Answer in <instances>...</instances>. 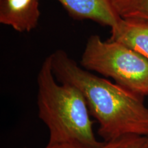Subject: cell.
<instances>
[{
    "label": "cell",
    "mask_w": 148,
    "mask_h": 148,
    "mask_svg": "<svg viewBox=\"0 0 148 148\" xmlns=\"http://www.w3.org/2000/svg\"><path fill=\"white\" fill-rule=\"evenodd\" d=\"M56 79L80 90L103 141L126 135L148 136V108L144 97L79 66L65 51L49 55Z\"/></svg>",
    "instance_id": "6da1fadb"
},
{
    "label": "cell",
    "mask_w": 148,
    "mask_h": 148,
    "mask_svg": "<svg viewBox=\"0 0 148 148\" xmlns=\"http://www.w3.org/2000/svg\"><path fill=\"white\" fill-rule=\"evenodd\" d=\"M38 117L49 132L48 143H69L83 148H99L104 141L96 138L87 103L80 90L58 82L50 56L42 62L37 76Z\"/></svg>",
    "instance_id": "7a4b0ae2"
},
{
    "label": "cell",
    "mask_w": 148,
    "mask_h": 148,
    "mask_svg": "<svg viewBox=\"0 0 148 148\" xmlns=\"http://www.w3.org/2000/svg\"><path fill=\"white\" fill-rule=\"evenodd\" d=\"M80 64L87 71L111 77L114 83L136 95H148V60L123 44L91 35Z\"/></svg>",
    "instance_id": "3957f363"
},
{
    "label": "cell",
    "mask_w": 148,
    "mask_h": 148,
    "mask_svg": "<svg viewBox=\"0 0 148 148\" xmlns=\"http://www.w3.org/2000/svg\"><path fill=\"white\" fill-rule=\"evenodd\" d=\"M39 17V0H0V23L17 32L36 28Z\"/></svg>",
    "instance_id": "277c9868"
},
{
    "label": "cell",
    "mask_w": 148,
    "mask_h": 148,
    "mask_svg": "<svg viewBox=\"0 0 148 148\" xmlns=\"http://www.w3.org/2000/svg\"><path fill=\"white\" fill-rule=\"evenodd\" d=\"M70 16L77 20H91L110 28L120 17L109 0H57Z\"/></svg>",
    "instance_id": "5b68a950"
},
{
    "label": "cell",
    "mask_w": 148,
    "mask_h": 148,
    "mask_svg": "<svg viewBox=\"0 0 148 148\" xmlns=\"http://www.w3.org/2000/svg\"><path fill=\"white\" fill-rule=\"evenodd\" d=\"M108 40L123 44L148 60V21L120 18Z\"/></svg>",
    "instance_id": "8992f818"
},
{
    "label": "cell",
    "mask_w": 148,
    "mask_h": 148,
    "mask_svg": "<svg viewBox=\"0 0 148 148\" xmlns=\"http://www.w3.org/2000/svg\"><path fill=\"white\" fill-rule=\"evenodd\" d=\"M120 18L148 21V0H109Z\"/></svg>",
    "instance_id": "52a82bcc"
},
{
    "label": "cell",
    "mask_w": 148,
    "mask_h": 148,
    "mask_svg": "<svg viewBox=\"0 0 148 148\" xmlns=\"http://www.w3.org/2000/svg\"><path fill=\"white\" fill-rule=\"evenodd\" d=\"M146 136L126 135L116 139L104 142L99 148H142Z\"/></svg>",
    "instance_id": "ba28073f"
},
{
    "label": "cell",
    "mask_w": 148,
    "mask_h": 148,
    "mask_svg": "<svg viewBox=\"0 0 148 148\" xmlns=\"http://www.w3.org/2000/svg\"><path fill=\"white\" fill-rule=\"evenodd\" d=\"M45 148H83L79 146L73 145L69 143H56V144H49L47 143Z\"/></svg>",
    "instance_id": "9c48e42d"
},
{
    "label": "cell",
    "mask_w": 148,
    "mask_h": 148,
    "mask_svg": "<svg viewBox=\"0 0 148 148\" xmlns=\"http://www.w3.org/2000/svg\"><path fill=\"white\" fill-rule=\"evenodd\" d=\"M142 148H148V136H146V139L145 143H144V145Z\"/></svg>",
    "instance_id": "30bf717a"
},
{
    "label": "cell",
    "mask_w": 148,
    "mask_h": 148,
    "mask_svg": "<svg viewBox=\"0 0 148 148\" xmlns=\"http://www.w3.org/2000/svg\"><path fill=\"white\" fill-rule=\"evenodd\" d=\"M24 148H27V147H24Z\"/></svg>",
    "instance_id": "8fae6325"
}]
</instances>
